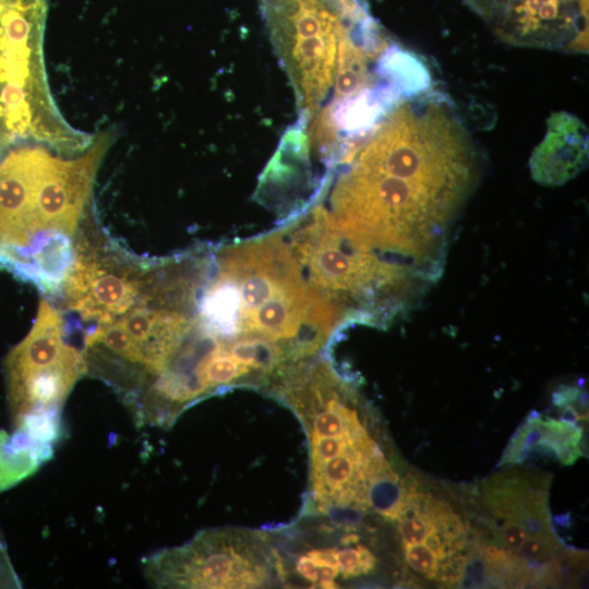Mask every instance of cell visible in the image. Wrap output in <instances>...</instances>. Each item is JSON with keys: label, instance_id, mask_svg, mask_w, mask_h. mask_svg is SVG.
<instances>
[{"label": "cell", "instance_id": "obj_1", "mask_svg": "<svg viewBox=\"0 0 589 589\" xmlns=\"http://www.w3.org/2000/svg\"><path fill=\"white\" fill-rule=\"evenodd\" d=\"M336 167L335 182L323 189L329 207L322 203L335 226L354 243L435 281L448 227L480 170L476 145L448 106L425 97L396 103Z\"/></svg>", "mask_w": 589, "mask_h": 589}, {"label": "cell", "instance_id": "obj_2", "mask_svg": "<svg viewBox=\"0 0 589 589\" xmlns=\"http://www.w3.org/2000/svg\"><path fill=\"white\" fill-rule=\"evenodd\" d=\"M306 283L346 322L383 326L425 283L345 236L316 201L277 229Z\"/></svg>", "mask_w": 589, "mask_h": 589}, {"label": "cell", "instance_id": "obj_3", "mask_svg": "<svg viewBox=\"0 0 589 589\" xmlns=\"http://www.w3.org/2000/svg\"><path fill=\"white\" fill-rule=\"evenodd\" d=\"M48 0H0V153L40 144L84 153L94 135L67 122L50 93L44 62Z\"/></svg>", "mask_w": 589, "mask_h": 589}, {"label": "cell", "instance_id": "obj_4", "mask_svg": "<svg viewBox=\"0 0 589 589\" xmlns=\"http://www.w3.org/2000/svg\"><path fill=\"white\" fill-rule=\"evenodd\" d=\"M81 215L73 179L45 146L24 145L0 164V264L19 274L45 238L72 236Z\"/></svg>", "mask_w": 589, "mask_h": 589}, {"label": "cell", "instance_id": "obj_5", "mask_svg": "<svg viewBox=\"0 0 589 589\" xmlns=\"http://www.w3.org/2000/svg\"><path fill=\"white\" fill-rule=\"evenodd\" d=\"M276 55L311 118L333 91L340 37L366 12L359 0H260Z\"/></svg>", "mask_w": 589, "mask_h": 589}, {"label": "cell", "instance_id": "obj_6", "mask_svg": "<svg viewBox=\"0 0 589 589\" xmlns=\"http://www.w3.org/2000/svg\"><path fill=\"white\" fill-rule=\"evenodd\" d=\"M60 313L41 301L29 334L5 360L8 401L15 430L56 444L60 412L75 382L87 372L83 351L68 345Z\"/></svg>", "mask_w": 589, "mask_h": 589}, {"label": "cell", "instance_id": "obj_7", "mask_svg": "<svg viewBox=\"0 0 589 589\" xmlns=\"http://www.w3.org/2000/svg\"><path fill=\"white\" fill-rule=\"evenodd\" d=\"M143 568L160 588H259L287 576L268 536L237 528L201 531L146 557Z\"/></svg>", "mask_w": 589, "mask_h": 589}, {"label": "cell", "instance_id": "obj_8", "mask_svg": "<svg viewBox=\"0 0 589 589\" xmlns=\"http://www.w3.org/2000/svg\"><path fill=\"white\" fill-rule=\"evenodd\" d=\"M155 267L80 239L64 279L65 303L84 318L110 323L137 302Z\"/></svg>", "mask_w": 589, "mask_h": 589}, {"label": "cell", "instance_id": "obj_9", "mask_svg": "<svg viewBox=\"0 0 589 589\" xmlns=\"http://www.w3.org/2000/svg\"><path fill=\"white\" fill-rule=\"evenodd\" d=\"M585 127L574 117L556 113L548 133L530 159L532 178L544 185H560L574 178L587 164Z\"/></svg>", "mask_w": 589, "mask_h": 589}, {"label": "cell", "instance_id": "obj_10", "mask_svg": "<svg viewBox=\"0 0 589 589\" xmlns=\"http://www.w3.org/2000/svg\"><path fill=\"white\" fill-rule=\"evenodd\" d=\"M51 456L21 434L0 430V492L33 474Z\"/></svg>", "mask_w": 589, "mask_h": 589}, {"label": "cell", "instance_id": "obj_11", "mask_svg": "<svg viewBox=\"0 0 589 589\" xmlns=\"http://www.w3.org/2000/svg\"><path fill=\"white\" fill-rule=\"evenodd\" d=\"M542 435L536 446L538 449L550 452L563 465H573L584 454L579 448L584 430L576 423L557 421L552 418L542 419Z\"/></svg>", "mask_w": 589, "mask_h": 589}, {"label": "cell", "instance_id": "obj_12", "mask_svg": "<svg viewBox=\"0 0 589 589\" xmlns=\"http://www.w3.org/2000/svg\"><path fill=\"white\" fill-rule=\"evenodd\" d=\"M294 573L310 585L337 588V548H314L303 552L294 561Z\"/></svg>", "mask_w": 589, "mask_h": 589}, {"label": "cell", "instance_id": "obj_13", "mask_svg": "<svg viewBox=\"0 0 589 589\" xmlns=\"http://www.w3.org/2000/svg\"><path fill=\"white\" fill-rule=\"evenodd\" d=\"M541 414L537 411H531L525 422L514 433L498 466L517 464L525 460L541 440Z\"/></svg>", "mask_w": 589, "mask_h": 589}, {"label": "cell", "instance_id": "obj_14", "mask_svg": "<svg viewBox=\"0 0 589 589\" xmlns=\"http://www.w3.org/2000/svg\"><path fill=\"white\" fill-rule=\"evenodd\" d=\"M339 575L344 578H353L372 573L376 566L373 553L363 544L337 549Z\"/></svg>", "mask_w": 589, "mask_h": 589}, {"label": "cell", "instance_id": "obj_15", "mask_svg": "<svg viewBox=\"0 0 589 589\" xmlns=\"http://www.w3.org/2000/svg\"><path fill=\"white\" fill-rule=\"evenodd\" d=\"M398 530L404 545L424 543L425 539L434 531L436 525L425 514H406L398 519Z\"/></svg>", "mask_w": 589, "mask_h": 589}, {"label": "cell", "instance_id": "obj_16", "mask_svg": "<svg viewBox=\"0 0 589 589\" xmlns=\"http://www.w3.org/2000/svg\"><path fill=\"white\" fill-rule=\"evenodd\" d=\"M408 565L429 579H434L438 567V557L426 544L404 545Z\"/></svg>", "mask_w": 589, "mask_h": 589}, {"label": "cell", "instance_id": "obj_17", "mask_svg": "<svg viewBox=\"0 0 589 589\" xmlns=\"http://www.w3.org/2000/svg\"><path fill=\"white\" fill-rule=\"evenodd\" d=\"M558 548L554 534L528 536L518 548L520 555L529 561L548 558Z\"/></svg>", "mask_w": 589, "mask_h": 589}, {"label": "cell", "instance_id": "obj_18", "mask_svg": "<svg viewBox=\"0 0 589 589\" xmlns=\"http://www.w3.org/2000/svg\"><path fill=\"white\" fill-rule=\"evenodd\" d=\"M467 557L464 555H447L438 561L436 579L440 584L446 586L458 585L462 580Z\"/></svg>", "mask_w": 589, "mask_h": 589}, {"label": "cell", "instance_id": "obj_19", "mask_svg": "<svg viewBox=\"0 0 589 589\" xmlns=\"http://www.w3.org/2000/svg\"><path fill=\"white\" fill-rule=\"evenodd\" d=\"M502 542L510 550L517 551L528 537L526 527L521 521L505 519L498 529Z\"/></svg>", "mask_w": 589, "mask_h": 589}, {"label": "cell", "instance_id": "obj_20", "mask_svg": "<svg viewBox=\"0 0 589 589\" xmlns=\"http://www.w3.org/2000/svg\"><path fill=\"white\" fill-rule=\"evenodd\" d=\"M20 580L9 560L5 545L0 540V588H20Z\"/></svg>", "mask_w": 589, "mask_h": 589}, {"label": "cell", "instance_id": "obj_21", "mask_svg": "<svg viewBox=\"0 0 589 589\" xmlns=\"http://www.w3.org/2000/svg\"><path fill=\"white\" fill-rule=\"evenodd\" d=\"M580 393V389L576 386H561L552 394V401L556 407L562 408L575 402Z\"/></svg>", "mask_w": 589, "mask_h": 589}, {"label": "cell", "instance_id": "obj_22", "mask_svg": "<svg viewBox=\"0 0 589 589\" xmlns=\"http://www.w3.org/2000/svg\"><path fill=\"white\" fill-rule=\"evenodd\" d=\"M561 409H562V411L560 413L561 421L567 422V423H573V424L578 422L579 414H578L577 410L575 409V407L573 406V404H568V405L562 407Z\"/></svg>", "mask_w": 589, "mask_h": 589}]
</instances>
